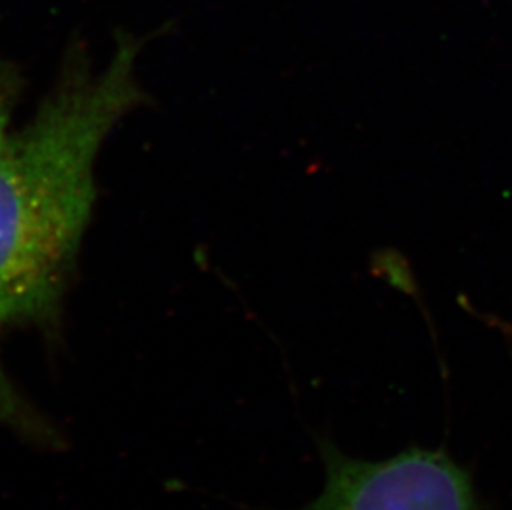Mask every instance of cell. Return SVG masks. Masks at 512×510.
Instances as JSON below:
<instances>
[{
  "label": "cell",
  "mask_w": 512,
  "mask_h": 510,
  "mask_svg": "<svg viewBox=\"0 0 512 510\" xmlns=\"http://www.w3.org/2000/svg\"><path fill=\"white\" fill-rule=\"evenodd\" d=\"M138 45L102 70L73 63L0 153V325L47 322L62 304L95 204V164L116 125L145 102Z\"/></svg>",
  "instance_id": "cell-1"
},
{
  "label": "cell",
  "mask_w": 512,
  "mask_h": 510,
  "mask_svg": "<svg viewBox=\"0 0 512 510\" xmlns=\"http://www.w3.org/2000/svg\"><path fill=\"white\" fill-rule=\"evenodd\" d=\"M324 458V489L302 510H483L468 476L440 453L368 462L327 446Z\"/></svg>",
  "instance_id": "cell-2"
},
{
  "label": "cell",
  "mask_w": 512,
  "mask_h": 510,
  "mask_svg": "<svg viewBox=\"0 0 512 510\" xmlns=\"http://www.w3.org/2000/svg\"><path fill=\"white\" fill-rule=\"evenodd\" d=\"M2 328V325H0ZM0 424L10 426L19 433L35 439H50L52 433L39 414L30 408L29 403L15 390L4 366L0 363Z\"/></svg>",
  "instance_id": "cell-3"
},
{
  "label": "cell",
  "mask_w": 512,
  "mask_h": 510,
  "mask_svg": "<svg viewBox=\"0 0 512 510\" xmlns=\"http://www.w3.org/2000/svg\"><path fill=\"white\" fill-rule=\"evenodd\" d=\"M20 78L14 68L0 63V153L9 141L10 118L14 113L15 103L19 98Z\"/></svg>",
  "instance_id": "cell-4"
}]
</instances>
